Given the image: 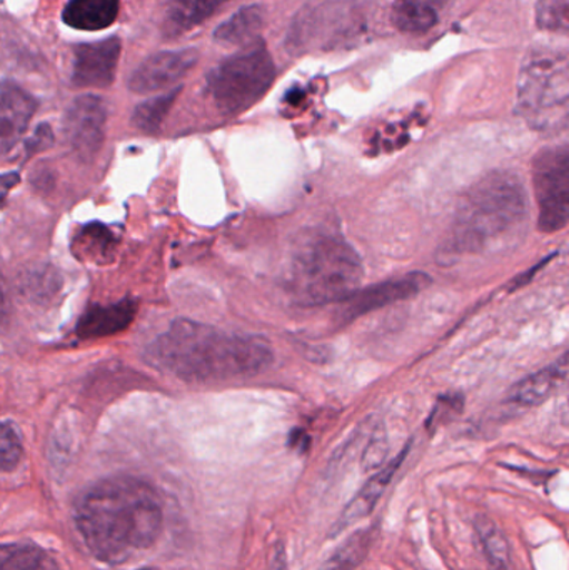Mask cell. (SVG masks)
<instances>
[{"instance_id":"obj_12","label":"cell","mask_w":569,"mask_h":570,"mask_svg":"<svg viewBox=\"0 0 569 570\" xmlns=\"http://www.w3.org/2000/svg\"><path fill=\"white\" fill-rule=\"evenodd\" d=\"M139 302L134 297L120 298L106 305H90L82 312L76 324L80 341L112 337L129 328L137 315Z\"/></svg>"},{"instance_id":"obj_20","label":"cell","mask_w":569,"mask_h":570,"mask_svg":"<svg viewBox=\"0 0 569 570\" xmlns=\"http://www.w3.org/2000/svg\"><path fill=\"white\" fill-rule=\"evenodd\" d=\"M0 570H59L42 549L30 544L0 546Z\"/></svg>"},{"instance_id":"obj_8","label":"cell","mask_w":569,"mask_h":570,"mask_svg":"<svg viewBox=\"0 0 569 570\" xmlns=\"http://www.w3.org/2000/svg\"><path fill=\"white\" fill-rule=\"evenodd\" d=\"M107 106L100 97L86 94L77 97L63 120V136L72 153L84 163L99 154L106 139Z\"/></svg>"},{"instance_id":"obj_29","label":"cell","mask_w":569,"mask_h":570,"mask_svg":"<svg viewBox=\"0 0 569 570\" xmlns=\"http://www.w3.org/2000/svg\"><path fill=\"white\" fill-rule=\"evenodd\" d=\"M20 174L12 170V173L0 174V209L6 207L7 197H9L10 190L13 187L19 186Z\"/></svg>"},{"instance_id":"obj_11","label":"cell","mask_w":569,"mask_h":570,"mask_svg":"<svg viewBox=\"0 0 569 570\" xmlns=\"http://www.w3.org/2000/svg\"><path fill=\"white\" fill-rule=\"evenodd\" d=\"M431 279L426 274L414 273L410 276L398 277V279L386 281L383 284L373 285V287L356 291L346 298L343 314L347 321L361 317L367 312L377 311L381 307L394 304V302L406 301L413 295L420 294L423 288L430 285Z\"/></svg>"},{"instance_id":"obj_32","label":"cell","mask_w":569,"mask_h":570,"mask_svg":"<svg viewBox=\"0 0 569 570\" xmlns=\"http://www.w3.org/2000/svg\"><path fill=\"white\" fill-rule=\"evenodd\" d=\"M143 570H154V569H143Z\"/></svg>"},{"instance_id":"obj_15","label":"cell","mask_w":569,"mask_h":570,"mask_svg":"<svg viewBox=\"0 0 569 570\" xmlns=\"http://www.w3.org/2000/svg\"><path fill=\"white\" fill-rule=\"evenodd\" d=\"M120 237L102 223H89L70 240V253L79 263L106 266L116 257Z\"/></svg>"},{"instance_id":"obj_3","label":"cell","mask_w":569,"mask_h":570,"mask_svg":"<svg viewBox=\"0 0 569 570\" xmlns=\"http://www.w3.org/2000/svg\"><path fill=\"white\" fill-rule=\"evenodd\" d=\"M528 219V197L520 177L494 173L477 184L458 207L450 253L481 254L513 239Z\"/></svg>"},{"instance_id":"obj_28","label":"cell","mask_w":569,"mask_h":570,"mask_svg":"<svg viewBox=\"0 0 569 570\" xmlns=\"http://www.w3.org/2000/svg\"><path fill=\"white\" fill-rule=\"evenodd\" d=\"M53 144V132L47 124H40L36 132L26 142V157L36 156L42 150L49 149Z\"/></svg>"},{"instance_id":"obj_16","label":"cell","mask_w":569,"mask_h":570,"mask_svg":"<svg viewBox=\"0 0 569 570\" xmlns=\"http://www.w3.org/2000/svg\"><path fill=\"white\" fill-rule=\"evenodd\" d=\"M568 375V355H561L560 361L551 364L550 367L541 368L534 374L514 385L510 392V401L523 407H533L548 401L558 389L561 387Z\"/></svg>"},{"instance_id":"obj_24","label":"cell","mask_w":569,"mask_h":570,"mask_svg":"<svg viewBox=\"0 0 569 570\" xmlns=\"http://www.w3.org/2000/svg\"><path fill=\"white\" fill-rule=\"evenodd\" d=\"M229 0H173L170 2V20L179 29H189L213 16L214 10L219 9Z\"/></svg>"},{"instance_id":"obj_17","label":"cell","mask_w":569,"mask_h":570,"mask_svg":"<svg viewBox=\"0 0 569 570\" xmlns=\"http://www.w3.org/2000/svg\"><path fill=\"white\" fill-rule=\"evenodd\" d=\"M266 13L261 6H247L224 20L214 30V40L220 46L246 47L259 39Z\"/></svg>"},{"instance_id":"obj_21","label":"cell","mask_w":569,"mask_h":570,"mask_svg":"<svg viewBox=\"0 0 569 570\" xmlns=\"http://www.w3.org/2000/svg\"><path fill=\"white\" fill-rule=\"evenodd\" d=\"M474 528L491 570H510V546L503 531L487 515H480Z\"/></svg>"},{"instance_id":"obj_19","label":"cell","mask_w":569,"mask_h":570,"mask_svg":"<svg viewBox=\"0 0 569 570\" xmlns=\"http://www.w3.org/2000/svg\"><path fill=\"white\" fill-rule=\"evenodd\" d=\"M450 0H396L391 12L394 27L404 33H424L440 22Z\"/></svg>"},{"instance_id":"obj_27","label":"cell","mask_w":569,"mask_h":570,"mask_svg":"<svg viewBox=\"0 0 569 570\" xmlns=\"http://www.w3.org/2000/svg\"><path fill=\"white\" fill-rule=\"evenodd\" d=\"M387 451H390V442H387L386 429H384V425H377L371 432L370 441H367L363 458H361L363 471L373 472L383 468Z\"/></svg>"},{"instance_id":"obj_18","label":"cell","mask_w":569,"mask_h":570,"mask_svg":"<svg viewBox=\"0 0 569 570\" xmlns=\"http://www.w3.org/2000/svg\"><path fill=\"white\" fill-rule=\"evenodd\" d=\"M120 0H69L62 12L66 26L77 30L107 29L119 16Z\"/></svg>"},{"instance_id":"obj_1","label":"cell","mask_w":569,"mask_h":570,"mask_svg":"<svg viewBox=\"0 0 569 570\" xmlns=\"http://www.w3.org/2000/svg\"><path fill=\"white\" fill-rule=\"evenodd\" d=\"M147 364L186 382L209 384L251 377L274 361L259 335L234 334L213 325L177 318L146 347Z\"/></svg>"},{"instance_id":"obj_2","label":"cell","mask_w":569,"mask_h":570,"mask_svg":"<svg viewBox=\"0 0 569 570\" xmlns=\"http://www.w3.org/2000/svg\"><path fill=\"white\" fill-rule=\"evenodd\" d=\"M76 522L89 551L117 564L150 548L163 528L156 491L133 478L99 482L80 499Z\"/></svg>"},{"instance_id":"obj_31","label":"cell","mask_w":569,"mask_h":570,"mask_svg":"<svg viewBox=\"0 0 569 570\" xmlns=\"http://www.w3.org/2000/svg\"><path fill=\"white\" fill-rule=\"evenodd\" d=\"M271 570H287V554L286 548L283 542L274 548L273 562H271Z\"/></svg>"},{"instance_id":"obj_23","label":"cell","mask_w":569,"mask_h":570,"mask_svg":"<svg viewBox=\"0 0 569 570\" xmlns=\"http://www.w3.org/2000/svg\"><path fill=\"white\" fill-rule=\"evenodd\" d=\"M179 92L180 87H177V89L170 90V92L139 104L133 114L134 126L146 134L159 132L160 126H163L169 110L173 109Z\"/></svg>"},{"instance_id":"obj_7","label":"cell","mask_w":569,"mask_h":570,"mask_svg":"<svg viewBox=\"0 0 569 570\" xmlns=\"http://www.w3.org/2000/svg\"><path fill=\"white\" fill-rule=\"evenodd\" d=\"M538 227L541 233L563 230L569 219V150L567 146L541 150L533 163Z\"/></svg>"},{"instance_id":"obj_22","label":"cell","mask_w":569,"mask_h":570,"mask_svg":"<svg viewBox=\"0 0 569 570\" xmlns=\"http://www.w3.org/2000/svg\"><path fill=\"white\" fill-rule=\"evenodd\" d=\"M373 529H363L354 532L344 541V544L327 559L321 570H356L367 558L373 544Z\"/></svg>"},{"instance_id":"obj_13","label":"cell","mask_w":569,"mask_h":570,"mask_svg":"<svg viewBox=\"0 0 569 570\" xmlns=\"http://www.w3.org/2000/svg\"><path fill=\"white\" fill-rule=\"evenodd\" d=\"M37 110V100L16 83L0 87V157L22 139Z\"/></svg>"},{"instance_id":"obj_6","label":"cell","mask_w":569,"mask_h":570,"mask_svg":"<svg viewBox=\"0 0 569 570\" xmlns=\"http://www.w3.org/2000/svg\"><path fill=\"white\" fill-rule=\"evenodd\" d=\"M276 69L263 40L244 47L207 76V89L220 112L237 116L256 106L273 86Z\"/></svg>"},{"instance_id":"obj_26","label":"cell","mask_w":569,"mask_h":570,"mask_svg":"<svg viewBox=\"0 0 569 570\" xmlns=\"http://www.w3.org/2000/svg\"><path fill=\"white\" fill-rule=\"evenodd\" d=\"M538 26L553 32H568V0H540L537 9Z\"/></svg>"},{"instance_id":"obj_10","label":"cell","mask_w":569,"mask_h":570,"mask_svg":"<svg viewBox=\"0 0 569 570\" xmlns=\"http://www.w3.org/2000/svg\"><path fill=\"white\" fill-rule=\"evenodd\" d=\"M199 59L194 49L166 50L147 57L129 79V89L136 94L159 92L183 80Z\"/></svg>"},{"instance_id":"obj_30","label":"cell","mask_w":569,"mask_h":570,"mask_svg":"<svg viewBox=\"0 0 569 570\" xmlns=\"http://www.w3.org/2000/svg\"><path fill=\"white\" fill-rule=\"evenodd\" d=\"M10 305L7 301L6 288H3L2 276H0V332L9 325Z\"/></svg>"},{"instance_id":"obj_5","label":"cell","mask_w":569,"mask_h":570,"mask_svg":"<svg viewBox=\"0 0 569 570\" xmlns=\"http://www.w3.org/2000/svg\"><path fill=\"white\" fill-rule=\"evenodd\" d=\"M569 63L565 50H531L518 79V114L540 132L567 130Z\"/></svg>"},{"instance_id":"obj_4","label":"cell","mask_w":569,"mask_h":570,"mask_svg":"<svg viewBox=\"0 0 569 570\" xmlns=\"http://www.w3.org/2000/svg\"><path fill=\"white\" fill-rule=\"evenodd\" d=\"M363 274L356 250L330 230L304 234L291 254L290 287L303 305L346 301Z\"/></svg>"},{"instance_id":"obj_9","label":"cell","mask_w":569,"mask_h":570,"mask_svg":"<svg viewBox=\"0 0 569 570\" xmlns=\"http://www.w3.org/2000/svg\"><path fill=\"white\" fill-rule=\"evenodd\" d=\"M122 43L117 37L79 43L72 50L70 83L76 89H107L116 79Z\"/></svg>"},{"instance_id":"obj_14","label":"cell","mask_w":569,"mask_h":570,"mask_svg":"<svg viewBox=\"0 0 569 570\" xmlns=\"http://www.w3.org/2000/svg\"><path fill=\"white\" fill-rule=\"evenodd\" d=\"M408 452H410V444L400 452L396 459L390 462V464L384 465L383 469L377 471V474H374L373 478L367 481V484L361 489L360 494L353 499V501L347 504V508L344 509L343 514L337 519L336 524L331 529L330 538L334 539L337 535L343 534L346 529H350L351 525L356 524L361 519L367 518L371 512L376 508L380 499L383 498L386 489L390 488L391 481H393L396 472L400 471L401 464H403L404 459H406Z\"/></svg>"},{"instance_id":"obj_25","label":"cell","mask_w":569,"mask_h":570,"mask_svg":"<svg viewBox=\"0 0 569 570\" xmlns=\"http://www.w3.org/2000/svg\"><path fill=\"white\" fill-rule=\"evenodd\" d=\"M23 455L22 438L13 422L0 421V471L10 472L20 464Z\"/></svg>"}]
</instances>
